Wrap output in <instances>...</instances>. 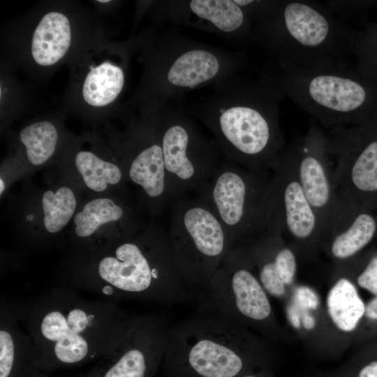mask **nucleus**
I'll list each match as a JSON object with an SVG mask.
<instances>
[{
	"mask_svg": "<svg viewBox=\"0 0 377 377\" xmlns=\"http://www.w3.org/2000/svg\"><path fill=\"white\" fill-rule=\"evenodd\" d=\"M7 302L32 340L34 364L48 374L110 356L133 315L114 301L88 300L66 286Z\"/></svg>",
	"mask_w": 377,
	"mask_h": 377,
	"instance_id": "obj_1",
	"label": "nucleus"
},
{
	"mask_svg": "<svg viewBox=\"0 0 377 377\" xmlns=\"http://www.w3.org/2000/svg\"><path fill=\"white\" fill-rule=\"evenodd\" d=\"M284 97L265 66L257 75L241 71L219 80L209 95L187 110L209 129L225 159L270 171L286 147L279 124Z\"/></svg>",
	"mask_w": 377,
	"mask_h": 377,
	"instance_id": "obj_2",
	"label": "nucleus"
},
{
	"mask_svg": "<svg viewBox=\"0 0 377 377\" xmlns=\"http://www.w3.org/2000/svg\"><path fill=\"white\" fill-rule=\"evenodd\" d=\"M252 25L251 43L276 67H328L353 55L355 30L313 0H235Z\"/></svg>",
	"mask_w": 377,
	"mask_h": 377,
	"instance_id": "obj_3",
	"label": "nucleus"
},
{
	"mask_svg": "<svg viewBox=\"0 0 377 377\" xmlns=\"http://www.w3.org/2000/svg\"><path fill=\"white\" fill-rule=\"evenodd\" d=\"M131 43L143 68L121 109L139 117L156 114L190 91L242 71L248 61L243 52L209 45L174 29H149Z\"/></svg>",
	"mask_w": 377,
	"mask_h": 377,
	"instance_id": "obj_4",
	"label": "nucleus"
},
{
	"mask_svg": "<svg viewBox=\"0 0 377 377\" xmlns=\"http://www.w3.org/2000/svg\"><path fill=\"white\" fill-rule=\"evenodd\" d=\"M64 281L111 301L172 304L195 301L199 294L179 272L168 232L160 229L118 243L94 264L75 265Z\"/></svg>",
	"mask_w": 377,
	"mask_h": 377,
	"instance_id": "obj_5",
	"label": "nucleus"
},
{
	"mask_svg": "<svg viewBox=\"0 0 377 377\" xmlns=\"http://www.w3.org/2000/svg\"><path fill=\"white\" fill-rule=\"evenodd\" d=\"M266 66L284 96L325 130L377 124V83L355 66Z\"/></svg>",
	"mask_w": 377,
	"mask_h": 377,
	"instance_id": "obj_6",
	"label": "nucleus"
},
{
	"mask_svg": "<svg viewBox=\"0 0 377 377\" xmlns=\"http://www.w3.org/2000/svg\"><path fill=\"white\" fill-rule=\"evenodd\" d=\"M258 344L244 325L214 310L198 307L170 327L163 360L182 377H237Z\"/></svg>",
	"mask_w": 377,
	"mask_h": 377,
	"instance_id": "obj_7",
	"label": "nucleus"
},
{
	"mask_svg": "<svg viewBox=\"0 0 377 377\" xmlns=\"http://www.w3.org/2000/svg\"><path fill=\"white\" fill-rule=\"evenodd\" d=\"M12 38L13 61L37 75L71 64L102 36L98 19L75 3H48L28 15Z\"/></svg>",
	"mask_w": 377,
	"mask_h": 377,
	"instance_id": "obj_8",
	"label": "nucleus"
},
{
	"mask_svg": "<svg viewBox=\"0 0 377 377\" xmlns=\"http://www.w3.org/2000/svg\"><path fill=\"white\" fill-rule=\"evenodd\" d=\"M273 178L270 171L253 170L223 159L197 193L227 230L233 247L269 228Z\"/></svg>",
	"mask_w": 377,
	"mask_h": 377,
	"instance_id": "obj_9",
	"label": "nucleus"
},
{
	"mask_svg": "<svg viewBox=\"0 0 377 377\" xmlns=\"http://www.w3.org/2000/svg\"><path fill=\"white\" fill-rule=\"evenodd\" d=\"M168 235L179 272L198 288L209 281L233 248L227 230L197 193L172 201Z\"/></svg>",
	"mask_w": 377,
	"mask_h": 377,
	"instance_id": "obj_10",
	"label": "nucleus"
},
{
	"mask_svg": "<svg viewBox=\"0 0 377 377\" xmlns=\"http://www.w3.org/2000/svg\"><path fill=\"white\" fill-rule=\"evenodd\" d=\"M158 129L172 201L197 192L224 159L217 145L203 135L188 110L176 103L158 113Z\"/></svg>",
	"mask_w": 377,
	"mask_h": 377,
	"instance_id": "obj_11",
	"label": "nucleus"
},
{
	"mask_svg": "<svg viewBox=\"0 0 377 377\" xmlns=\"http://www.w3.org/2000/svg\"><path fill=\"white\" fill-rule=\"evenodd\" d=\"M253 269L244 246H235L209 281L199 289L198 307L214 310L242 325H267L272 306Z\"/></svg>",
	"mask_w": 377,
	"mask_h": 377,
	"instance_id": "obj_12",
	"label": "nucleus"
},
{
	"mask_svg": "<svg viewBox=\"0 0 377 377\" xmlns=\"http://www.w3.org/2000/svg\"><path fill=\"white\" fill-rule=\"evenodd\" d=\"M131 42L104 39L84 51L71 64L68 94L73 110L102 112L114 108L126 84Z\"/></svg>",
	"mask_w": 377,
	"mask_h": 377,
	"instance_id": "obj_13",
	"label": "nucleus"
},
{
	"mask_svg": "<svg viewBox=\"0 0 377 377\" xmlns=\"http://www.w3.org/2000/svg\"><path fill=\"white\" fill-rule=\"evenodd\" d=\"M340 198L360 207L377 193V124L325 130Z\"/></svg>",
	"mask_w": 377,
	"mask_h": 377,
	"instance_id": "obj_14",
	"label": "nucleus"
},
{
	"mask_svg": "<svg viewBox=\"0 0 377 377\" xmlns=\"http://www.w3.org/2000/svg\"><path fill=\"white\" fill-rule=\"evenodd\" d=\"M306 198L328 237L342 208L325 131L314 120L306 133L285 147Z\"/></svg>",
	"mask_w": 377,
	"mask_h": 377,
	"instance_id": "obj_15",
	"label": "nucleus"
},
{
	"mask_svg": "<svg viewBox=\"0 0 377 377\" xmlns=\"http://www.w3.org/2000/svg\"><path fill=\"white\" fill-rule=\"evenodd\" d=\"M170 330L163 315L133 314L114 353L76 377H152L163 360Z\"/></svg>",
	"mask_w": 377,
	"mask_h": 377,
	"instance_id": "obj_16",
	"label": "nucleus"
},
{
	"mask_svg": "<svg viewBox=\"0 0 377 377\" xmlns=\"http://www.w3.org/2000/svg\"><path fill=\"white\" fill-rule=\"evenodd\" d=\"M269 228L295 242L308 244L323 238L316 214L306 198L285 147L274 161ZM268 228V229H269Z\"/></svg>",
	"mask_w": 377,
	"mask_h": 377,
	"instance_id": "obj_17",
	"label": "nucleus"
},
{
	"mask_svg": "<svg viewBox=\"0 0 377 377\" xmlns=\"http://www.w3.org/2000/svg\"><path fill=\"white\" fill-rule=\"evenodd\" d=\"M154 20L186 25L236 43H251L252 25L235 0L149 1Z\"/></svg>",
	"mask_w": 377,
	"mask_h": 377,
	"instance_id": "obj_18",
	"label": "nucleus"
},
{
	"mask_svg": "<svg viewBox=\"0 0 377 377\" xmlns=\"http://www.w3.org/2000/svg\"><path fill=\"white\" fill-rule=\"evenodd\" d=\"M130 180L138 186L156 211L171 205L158 129V114L140 117L130 131Z\"/></svg>",
	"mask_w": 377,
	"mask_h": 377,
	"instance_id": "obj_19",
	"label": "nucleus"
},
{
	"mask_svg": "<svg viewBox=\"0 0 377 377\" xmlns=\"http://www.w3.org/2000/svg\"><path fill=\"white\" fill-rule=\"evenodd\" d=\"M1 297L0 302V377H48L33 362L32 340Z\"/></svg>",
	"mask_w": 377,
	"mask_h": 377,
	"instance_id": "obj_20",
	"label": "nucleus"
},
{
	"mask_svg": "<svg viewBox=\"0 0 377 377\" xmlns=\"http://www.w3.org/2000/svg\"><path fill=\"white\" fill-rule=\"evenodd\" d=\"M328 237L330 250L338 260L348 259L367 245L376 230L375 219L369 213L357 212L359 206L346 200Z\"/></svg>",
	"mask_w": 377,
	"mask_h": 377,
	"instance_id": "obj_21",
	"label": "nucleus"
},
{
	"mask_svg": "<svg viewBox=\"0 0 377 377\" xmlns=\"http://www.w3.org/2000/svg\"><path fill=\"white\" fill-rule=\"evenodd\" d=\"M327 306L334 324L343 332H351L365 313V305L354 284L342 278L330 290Z\"/></svg>",
	"mask_w": 377,
	"mask_h": 377,
	"instance_id": "obj_22",
	"label": "nucleus"
},
{
	"mask_svg": "<svg viewBox=\"0 0 377 377\" xmlns=\"http://www.w3.org/2000/svg\"><path fill=\"white\" fill-rule=\"evenodd\" d=\"M19 138L25 147L29 162L34 165H40L54 154L59 131L52 121L39 120L24 127L20 132Z\"/></svg>",
	"mask_w": 377,
	"mask_h": 377,
	"instance_id": "obj_23",
	"label": "nucleus"
},
{
	"mask_svg": "<svg viewBox=\"0 0 377 377\" xmlns=\"http://www.w3.org/2000/svg\"><path fill=\"white\" fill-rule=\"evenodd\" d=\"M74 163L85 185L96 192L105 191L108 185H116L122 179L120 168L105 161L89 150H80L75 154Z\"/></svg>",
	"mask_w": 377,
	"mask_h": 377,
	"instance_id": "obj_24",
	"label": "nucleus"
},
{
	"mask_svg": "<svg viewBox=\"0 0 377 377\" xmlns=\"http://www.w3.org/2000/svg\"><path fill=\"white\" fill-rule=\"evenodd\" d=\"M125 214L123 207L112 199L102 198L92 200L75 216V235L80 238L89 237L101 226L119 221Z\"/></svg>",
	"mask_w": 377,
	"mask_h": 377,
	"instance_id": "obj_25",
	"label": "nucleus"
},
{
	"mask_svg": "<svg viewBox=\"0 0 377 377\" xmlns=\"http://www.w3.org/2000/svg\"><path fill=\"white\" fill-rule=\"evenodd\" d=\"M42 207L46 230L50 233L58 232L74 214L76 207L75 195L66 186L60 187L55 192L48 190L42 197Z\"/></svg>",
	"mask_w": 377,
	"mask_h": 377,
	"instance_id": "obj_26",
	"label": "nucleus"
},
{
	"mask_svg": "<svg viewBox=\"0 0 377 377\" xmlns=\"http://www.w3.org/2000/svg\"><path fill=\"white\" fill-rule=\"evenodd\" d=\"M353 55L357 70L377 83V22L356 31Z\"/></svg>",
	"mask_w": 377,
	"mask_h": 377,
	"instance_id": "obj_27",
	"label": "nucleus"
},
{
	"mask_svg": "<svg viewBox=\"0 0 377 377\" xmlns=\"http://www.w3.org/2000/svg\"><path fill=\"white\" fill-rule=\"evenodd\" d=\"M325 2L348 25L350 21H363L367 11L377 5L375 1L330 0Z\"/></svg>",
	"mask_w": 377,
	"mask_h": 377,
	"instance_id": "obj_28",
	"label": "nucleus"
},
{
	"mask_svg": "<svg viewBox=\"0 0 377 377\" xmlns=\"http://www.w3.org/2000/svg\"><path fill=\"white\" fill-rule=\"evenodd\" d=\"M357 281L361 288L377 296V257L371 259Z\"/></svg>",
	"mask_w": 377,
	"mask_h": 377,
	"instance_id": "obj_29",
	"label": "nucleus"
},
{
	"mask_svg": "<svg viewBox=\"0 0 377 377\" xmlns=\"http://www.w3.org/2000/svg\"><path fill=\"white\" fill-rule=\"evenodd\" d=\"M297 297L300 304L306 308L315 309L318 300L315 293L307 287H300L297 290Z\"/></svg>",
	"mask_w": 377,
	"mask_h": 377,
	"instance_id": "obj_30",
	"label": "nucleus"
},
{
	"mask_svg": "<svg viewBox=\"0 0 377 377\" xmlns=\"http://www.w3.org/2000/svg\"><path fill=\"white\" fill-rule=\"evenodd\" d=\"M358 377H377V361L364 366L360 370Z\"/></svg>",
	"mask_w": 377,
	"mask_h": 377,
	"instance_id": "obj_31",
	"label": "nucleus"
},
{
	"mask_svg": "<svg viewBox=\"0 0 377 377\" xmlns=\"http://www.w3.org/2000/svg\"><path fill=\"white\" fill-rule=\"evenodd\" d=\"M365 316L370 319H377V296L365 306Z\"/></svg>",
	"mask_w": 377,
	"mask_h": 377,
	"instance_id": "obj_32",
	"label": "nucleus"
},
{
	"mask_svg": "<svg viewBox=\"0 0 377 377\" xmlns=\"http://www.w3.org/2000/svg\"><path fill=\"white\" fill-rule=\"evenodd\" d=\"M304 325L307 329H311L314 325V320L312 317L307 316L304 319Z\"/></svg>",
	"mask_w": 377,
	"mask_h": 377,
	"instance_id": "obj_33",
	"label": "nucleus"
},
{
	"mask_svg": "<svg viewBox=\"0 0 377 377\" xmlns=\"http://www.w3.org/2000/svg\"><path fill=\"white\" fill-rule=\"evenodd\" d=\"M0 182H1V191H0V193L1 194L3 189H4V183H3V180H2V179H1Z\"/></svg>",
	"mask_w": 377,
	"mask_h": 377,
	"instance_id": "obj_34",
	"label": "nucleus"
},
{
	"mask_svg": "<svg viewBox=\"0 0 377 377\" xmlns=\"http://www.w3.org/2000/svg\"><path fill=\"white\" fill-rule=\"evenodd\" d=\"M240 377H256V376L253 375H251V374H247V375H244Z\"/></svg>",
	"mask_w": 377,
	"mask_h": 377,
	"instance_id": "obj_35",
	"label": "nucleus"
}]
</instances>
